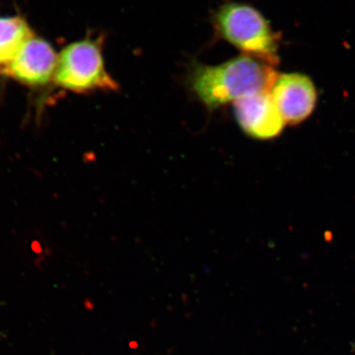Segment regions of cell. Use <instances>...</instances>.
Returning a JSON list of instances; mask_svg holds the SVG:
<instances>
[{
	"instance_id": "cell-2",
	"label": "cell",
	"mask_w": 355,
	"mask_h": 355,
	"mask_svg": "<svg viewBox=\"0 0 355 355\" xmlns=\"http://www.w3.org/2000/svg\"><path fill=\"white\" fill-rule=\"evenodd\" d=\"M214 29L219 37L238 50L277 65L279 62V35L268 21L247 4H224L214 16Z\"/></svg>"
},
{
	"instance_id": "cell-6",
	"label": "cell",
	"mask_w": 355,
	"mask_h": 355,
	"mask_svg": "<svg viewBox=\"0 0 355 355\" xmlns=\"http://www.w3.org/2000/svg\"><path fill=\"white\" fill-rule=\"evenodd\" d=\"M236 119L243 132L253 139H272L286 127L270 92L242 98L234 103Z\"/></svg>"
},
{
	"instance_id": "cell-3",
	"label": "cell",
	"mask_w": 355,
	"mask_h": 355,
	"mask_svg": "<svg viewBox=\"0 0 355 355\" xmlns=\"http://www.w3.org/2000/svg\"><path fill=\"white\" fill-rule=\"evenodd\" d=\"M53 79L60 87L80 94L120 88L105 67L101 38L84 39L65 46L58 55Z\"/></svg>"
},
{
	"instance_id": "cell-4",
	"label": "cell",
	"mask_w": 355,
	"mask_h": 355,
	"mask_svg": "<svg viewBox=\"0 0 355 355\" xmlns=\"http://www.w3.org/2000/svg\"><path fill=\"white\" fill-rule=\"evenodd\" d=\"M270 95L286 125H300L316 108V86L305 74H279Z\"/></svg>"
},
{
	"instance_id": "cell-7",
	"label": "cell",
	"mask_w": 355,
	"mask_h": 355,
	"mask_svg": "<svg viewBox=\"0 0 355 355\" xmlns=\"http://www.w3.org/2000/svg\"><path fill=\"white\" fill-rule=\"evenodd\" d=\"M33 37L32 30L23 18L0 17V65L6 67L12 62Z\"/></svg>"
},
{
	"instance_id": "cell-5",
	"label": "cell",
	"mask_w": 355,
	"mask_h": 355,
	"mask_svg": "<svg viewBox=\"0 0 355 355\" xmlns=\"http://www.w3.org/2000/svg\"><path fill=\"white\" fill-rule=\"evenodd\" d=\"M58 60L49 42L33 37L3 70L20 83L37 87L46 85L55 77Z\"/></svg>"
},
{
	"instance_id": "cell-1",
	"label": "cell",
	"mask_w": 355,
	"mask_h": 355,
	"mask_svg": "<svg viewBox=\"0 0 355 355\" xmlns=\"http://www.w3.org/2000/svg\"><path fill=\"white\" fill-rule=\"evenodd\" d=\"M277 76L275 65L243 55L220 64H196L190 86L198 100L214 110L242 98L270 92Z\"/></svg>"
}]
</instances>
